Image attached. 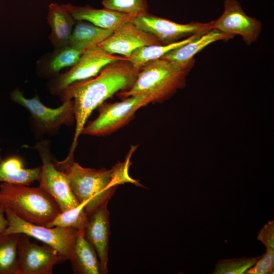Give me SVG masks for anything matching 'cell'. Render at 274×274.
<instances>
[{
  "label": "cell",
  "instance_id": "1",
  "mask_svg": "<svg viewBox=\"0 0 274 274\" xmlns=\"http://www.w3.org/2000/svg\"><path fill=\"white\" fill-rule=\"evenodd\" d=\"M140 70L128 59L112 62L96 76L73 84L60 94L62 101L74 102L76 128L68 156L74 155L78 138L93 110L116 92L129 89Z\"/></svg>",
  "mask_w": 274,
  "mask_h": 274
},
{
  "label": "cell",
  "instance_id": "2",
  "mask_svg": "<svg viewBox=\"0 0 274 274\" xmlns=\"http://www.w3.org/2000/svg\"><path fill=\"white\" fill-rule=\"evenodd\" d=\"M73 157H67L56 162L66 175L78 201L85 203L87 216L104 202L109 201L118 185L128 182L139 184L129 175L128 160L118 163L110 169H96L82 167Z\"/></svg>",
  "mask_w": 274,
  "mask_h": 274
},
{
  "label": "cell",
  "instance_id": "3",
  "mask_svg": "<svg viewBox=\"0 0 274 274\" xmlns=\"http://www.w3.org/2000/svg\"><path fill=\"white\" fill-rule=\"evenodd\" d=\"M0 208L9 209L26 222L44 226L61 212L53 198L41 187L8 183L0 184Z\"/></svg>",
  "mask_w": 274,
  "mask_h": 274
},
{
  "label": "cell",
  "instance_id": "4",
  "mask_svg": "<svg viewBox=\"0 0 274 274\" xmlns=\"http://www.w3.org/2000/svg\"><path fill=\"white\" fill-rule=\"evenodd\" d=\"M188 72L161 58L150 61L140 68L132 86L118 95L143 96L150 102L163 100L183 85Z\"/></svg>",
  "mask_w": 274,
  "mask_h": 274
},
{
  "label": "cell",
  "instance_id": "5",
  "mask_svg": "<svg viewBox=\"0 0 274 274\" xmlns=\"http://www.w3.org/2000/svg\"><path fill=\"white\" fill-rule=\"evenodd\" d=\"M5 214L8 225L3 234H24L52 247L65 260L72 258L75 242L80 233L77 229L61 226L48 227L32 224L20 218L8 209H5Z\"/></svg>",
  "mask_w": 274,
  "mask_h": 274
},
{
  "label": "cell",
  "instance_id": "6",
  "mask_svg": "<svg viewBox=\"0 0 274 274\" xmlns=\"http://www.w3.org/2000/svg\"><path fill=\"white\" fill-rule=\"evenodd\" d=\"M34 148L39 153L42 162L40 187L55 201L61 212L78 207V201L70 186L65 173L57 165L53 158L48 141L38 142Z\"/></svg>",
  "mask_w": 274,
  "mask_h": 274
},
{
  "label": "cell",
  "instance_id": "7",
  "mask_svg": "<svg viewBox=\"0 0 274 274\" xmlns=\"http://www.w3.org/2000/svg\"><path fill=\"white\" fill-rule=\"evenodd\" d=\"M127 58L110 54L98 46L84 51L78 61L67 72L54 77L49 84L50 92L60 94L69 86L96 76L108 64Z\"/></svg>",
  "mask_w": 274,
  "mask_h": 274
},
{
  "label": "cell",
  "instance_id": "8",
  "mask_svg": "<svg viewBox=\"0 0 274 274\" xmlns=\"http://www.w3.org/2000/svg\"><path fill=\"white\" fill-rule=\"evenodd\" d=\"M150 103L143 96H130L114 103H102L98 107V115L85 126L82 133L105 135L123 126L141 108Z\"/></svg>",
  "mask_w": 274,
  "mask_h": 274
},
{
  "label": "cell",
  "instance_id": "9",
  "mask_svg": "<svg viewBox=\"0 0 274 274\" xmlns=\"http://www.w3.org/2000/svg\"><path fill=\"white\" fill-rule=\"evenodd\" d=\"M11 97L28 111L36 127L43 133H52L62 125H71L75 120L72 100L63 101L58 108H51L42 103L37 95L26 98L18 88L11 92Z\"/></svg>",
  "mask_w": 274,
  "mask_h": 274
},
{
  "label": "cell",
  "instance_id": "10",
  "mask_svg": "<svg viewBox=\"0 0 274 274\" xmlns=\"http://www.w3.org/2000/svg\"><path fill=\"white\" fill-rule=\"evenodd\" d=\"M131 22L139 28L154 36L162 45L172 44L211 29V22L180 24L153 15L148 12L135 16Z\"/></svg>",
  "mask_w": 274,
  "mask_h": 274
},
{
  "label": "cell",
  "instance_id": "11",
  "mask_svg": "<svg viewBox=\"0 0 274 274\" xmlns=\"http://www.w3.org/2000/svg\"><path fill=\"white\" fill-rule=\"evenodd\" d=\"M222 15L211 21V28L218 30L232 38L240 35L247 45L255 43L262 30V24L244 12L236 0H225Z\"/></svg>",
  "mask_w": 274,
  "mask_h": 274
},
{
  "label": "cell",
  "instance_id": "12",
  "mask_svg": "<svg viewBox=\"0 0 274 274\" xmlns=\"http://www.w3.org/2000/svg\"><path fill=\"white\" fill-rule=\"evenodd\" d=\"M65 259L54 248L31 243L20 233L18 240V274H52L54 266Z\"/></svg>",
  "mask_w": 274,
  "mask_h": 274
},
{
  "label": "cell",
  "instance_id": "13",
  "mask_svg": "<svg viewBox=\"0 0 274 274\" xmlns=\"http://www.w3.org/2000/svg\"><path fill=\"white\" fill-rule=\"evenodd\" d=\"M162 45L153 35L137 27L131 21L125 22L97 46L111 54L128 58L140 47Z\"/></svg>",
  "mask_w": 274,
  "mask_h": 274
},
{
  "label": "cell",
  "instance_id": "14",
  "mask_svg": "<svg viewBox=\"0 0 274 274\" xmlns=\"http://www.w3.org/2000/svg\"><path fill=\"white\" fill-rule=\"evenodd\" d=\"M106 201L87 216L84 235L94 248L100 263V273L108 272V262L110 235L109 212Z\"/></svg>",
  "mask_w": 274,
  "mask_h": 274
},
{
  "label": "cell",
  "instance_id": "15",
  "mask_svg": "<svg viewBox=\"0 0 274 274\" xmlns=\"http://www.w3.org/2000/svg\"><path fill=\"white\" fill-rule=\"evenodd\" d=\"M61 6L76 21H87L96 26L113 31L125 22L131 21L135 17L105 8L98 9L89 6H74L70 3Z\"/></svg>",
  "mask_w": 274,
  "mask_h": 274
},
{
  "label": "cell",
  "instance_id": "16",
  "mask_svg": "<svg viewBox=\"0 0 274 274\" xmlns=\"http://www.w3.org/2000/svg\"><path fill=\"white\" fill-rule=\"evenodd\" d=\"M231 38L218 30L211 29L191 41L171 50L161 58L181 70L189 71L194 64V57L197 53L212 43Z\"/></svg>",
  "mask_w": 274,
  "mask_h": 274
},
{
  "label": "cell",
  "instance_id": "17",
  "mask_svg": "<svg viewBox=\"0 0 274 274\" xmlns=\"http://www.w3.org/2000/svg\"><path fill=\"white\" fill-rule=\"evenodd\" d=\"M83 52L69 44L54 48L52 52L38 59L37 72L43 77H55L62 69L74 65Z\"/></svg>",
  "mask_w": 274,
  "mask_h": 274
},
{
  "label": "cell",
  "instance_id": "18",
  "mask_svg": "<svg viewBox=\"0 0 274 274\" xmlns=\"http://www.w3.org/2000/svg\"><path fill=\"white\" fill-rule=\"evenodd\" d=\"M47 22L51 29L49 40L54 48L68 45L76 20L61 6L49 5Z\"/></svg>",
  "mask_w": 274,
  "mask_h": 274
},
{
  "label": "cell",
  "instance_id": "19",
  "mask_svg": "<svg viewBox=\"0 0 274 274\" xmlns=\"http://www.w3.org/2000/svg\"><path fill=\"white\" fill-rule=\"evenodd\" d=\"M41 167L24 168L22 159L10 156L5 159L0 157V182L29 186L39 181Z\"/></svg>",
  "mask_w": 274,
  "mask_h": 274
},
{
  "label": "cell",
  "instance_id": "20",
  "mask_svg": "<svg viewBox=\"0 0 274 274\" xmlns=\"http://www.w3.org/2000/svg\"><path fill=\"white\" fill-rule=\"evenodd\" d=\"M73 270L78 274L100 273V263L92 245L86 239L83 233H78L70 260Z\"/></svg>",
  "mask_w": 274,
  "mask_h": 274
},
{
  "label": "cell",
  "instance_id": "21",
  "mask_svg": "<svg viewBox=\"0 0 274 274\" xmlns=\"http://www.w3.org/2000/svg\"><path fill=\"white\" fill-rule=\"evenodd\" d=\"M113 32L87 21H76L68 44L84 52L97 46Z\"/></svg>",
  "mask_w": 274,
  "mask_h": 274
},
{
  "label": "cell",
  "instance_id": "22",
  "mask_svg": "<svg viewBox=\"0 0 274 274\" xmlns=\"http://www.w3.org/2000/svg\"><path fill=\"white\" fill-rule=\"evenodd\" d=\"M208 31L198 32L169 44L153 45L140 47L133 51L127 59L135 67L140 69L148 62L161 58L171 50L191 41Z\"/></svg>",
  "mask_w": 274,
  "mask_h": 274
},
{
  "label": "cell",
  "instance_id": "23",
  "mask_svg": "<svg viewBox=\"0 0 274 274\" xmlns=\"http://www.w3.org/2000/svg\"><path fill=\"white\" fill-rule=\"evenodd\" d=\"M19 234H0V274H18V240Z\"/></svg>",
  "mask_w": 274,
  "mask_h": 274
},
{
  "label": "cell",
  "instance_id": "24",
  "mask_svg": "<svg viewBox=\"0 0 274 274\" xmlns=\"http://www.w3.org/2000/svg\"><path fill=\"white\" fill-rule=\"evenodd\" d=\"M85 206V203H81L76 208L60 212L45 226L48 227L61 226L73 228L84 233L87 219Z\"/></svg>",
  "mask_w": 274,
  "mask_h": 274
},
{
  "label": "cell",
  "instance_id": "25",
  "mask_svg": "<svg viewBox=\"0 0 274 274\" xmlns=\"http://www.w3.org/2000/svg\"><path fill=\"white\" fill-rule=\"evenodd\" d=\"M260 256L219 260L213 274H243L254 265Z\"/></svg>",
  "mask_w": 274,
  "mask_h": 274
},
{
  "label": "cell",
  "instance_id": "26",
  "mask_svg": "<svg viewBox=\"0 0 274 274\" xmlns=\"http://www.w3.org/2000/svg\"><path fill=\"white\" fill-rule=\"evenodd\" d=\"M102 4L105 8L135 16L148 10L147 0H102Z\"/></svg>",
  "mask_w": 274,
  "mask_h": 274
},
{
  "label": "cell",
  "instance_id": "27",
  "mask_svg": "<svg viewBox=\"0 0 274 274\" xmlns=\"http://www.w3.org/2000/svg\"><path fill=\"white\" fill-rule=\"evenodd\" d=\"M246 274H273L274 249L266 248V252L260 256L256 263L249 268Z\"/></svg>",
  "mask_w": 274,
  "mask_h": 274
},
{
  "label": "cell",
  "instance_id": "28",
  "mask_svg": "<svg viewBox=\"0 0 274 274\" xmlns=\"http://www.w3.org/2000/svg\"><path fill=\"white\" fill-rule=\"evenodd\" d=\"M257 239L266 248L274 249V220L269 221L263 226L258 233Z\"/></svg>",
  "mask_w": 274,
  "mask_h": 274
},
{
  "label": "cell",
  "instance_id": "29",
  "mask_svg": "<svg viewBox=\"0 0 274 274\" xmlns=\"http://www.w3.org/2000/svg\"><path fill=\"white\" fill-rule=\"evenodd\" d=\"M8 225V221L5 216V210L0 208V234L6 229Z\"/></svg>",
  "mask_w": 274,
  "mask_h": 274
}]
</instances>
